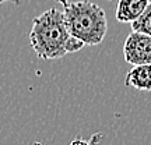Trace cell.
Returning a JSON list of instances; mask_svg holds the SVG:
<instances>
[{"mask_svg": "<svg viewBox=\"0 0 151 145\" xmlns=\"http://www.w3.org/2000/svg\"><path fill=\"white\" fill-rule=\"evenodd\" d=\"M63 4V17L71 36L86 46H95L104 41L108 31L106 14L102 7L90 0H58Z\"/></svg>", "mask_w": 151, "mask_h": 145, "instance_id": "6da1fadb", "label": "cell"}, {"mask_svg": "<svg viewBox=\"0 0 151 145\" xmlns=\"http://www.w3.org/2000/svg\"><path fill=\"white\" fill-rule=\"evenodd\" d=\"M70 39L63 11L49 9L34 18L29 42L34 52L42 60L62 59L67 54L66 46Z\"/></svg>", "mask_w": 151, "mask_h": 145, "instance_id": "7a4b0ae2", "label": "cell"}, {"mask_svg": "<svg viewBox=\"0 0 151 145\" xmlns=\"http://www.w3.org/2000/svg\"><path fill=\"white\" fill-rule=\"evenodd\" d=\"M124 60L132 66L151 64V36L133 31L123 45Z\"/></svg>", "mask_w": 151, "mask_h": 145, "instance_id": "3957f363", "label": "cell"}, {"mask_svg": "<svg viewBox=\"0 0 151 145\" xmlns=\"http://www.w3.org/2000/svg\"><path fill=\"white\" fill-rule=\"evenodd\" d=\"M151 0H119L115 10V17L119 22L132 24L144 13Z\"/></svg>", "mask_w": 151, "mask_h": 145, "instance_id": "277c9868", "label": "cell"}, {"mask_svg": "<svg viewBox=\"0 0 151 145\" xmlns=\"http://www.w3.org/2000/svg\"><path fill=\"white\" fill-rule=\"evenodd\" d=\"M124 84L137 91H151V64L134 66L126 74Z\"/></svg>", "mask_w": 151, "mask_h": 145, "instance_id": "5b68a950", "label": "cell"}, {"mask_svg": "<svg viewBox=\"0 0 151 145\" xmlns=\"http://www.w3.org/2000/svg\"><path fill=\"white\" fill-rule=\"evenodd\" d=\"M132 29L136 32L147 34L151 36V1L148 3L147 9L144 10V13L141 14L136 21H133L132 24Z\"/></svg>", "mask_w": 151, "mask_h": 145, "instance_id": "8992f818", "label": "cell"}, {"mask_svg": "<svg viewBox=\"0 0 151 145\" xmlns=\"http://www.w3.org/2000/svg\"><path fill=\"white\" fill-rule=\"evenodd\" d=\"M6 1H10V3H14V4H20L21 3V0H0V6L6 3Z\"/></svg>", "mask_w": 151, "mask_h": 145, "instance_id": "52a82bcc", "label": "cell"}]
</instances>
